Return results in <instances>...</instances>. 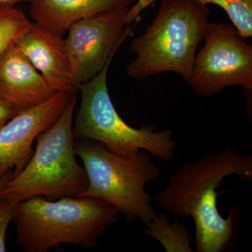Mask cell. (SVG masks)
<instances>
[{"mask_svg": "<svg viewBox=\"0 0 252 252\" xmlns=\"http://www.w3.org/2000/svg\"><path fill=\"white\" fill-rule=\"evenodd\" d=\"M119 212L110 205L89 197H64L49 200L42 196L21 202L12 220L16 243L27 252H46L63 244L95 248L107 227L116 223Z\"/></svg>", "mask_w": 252, "mask_h": 252, "instance_id": "7a4b0ae2", "label": "cell"}, {"mask_svg": "<svg viewBox=\"0 0 252 252\" xmlns=\"http://www.w3.org/2000/svg\"><path fill=\"white\" fill-rule=\"evenodd\" d=\"M112 60L95 77L79 86L81 100L72 126L74 140L95 141L122 156L144 150L162 161H171L177 147L171 130L157 131L155 126L146 125L136 128L117 112L107 82Z\"/></svg>", "mask_w": 252, "mask_h": 252, "instance_id": "8992f818", "label": "cell"}, {"mask_svg": "<svg viewBox=\"0 0 252 252\" xmlns=\"http://www.w3.org/2000/svg\"><path fill=\"white\" fill-rule=\"evenodd\" d=\"M204 6L216 4L224 10L233 26L245 37L252 36V0H195Z\"/></svg>", "mask_w": 252, "mask_h": 252, "instance_id": "9a60e30c", "label": "cell"}, {"mask_svg": "<svg viewBox=\"0 0 252 252\" xmlns=\"http://www.w3.org/2000/svg\"><path fill=\"white\" fill-rule=\"evenodd\" d=\"M209 16L207 6L195 0H162L153 23L131 42L136 57L126 68L127 75L141 80L173 72L188 83Z\"/></svg>", "mask_w": 252, "mask_h": 252, "instance_id": "3957f363", "label": "cell"}, {"mask_svg": "<svg viewBox=\"0 0 252 252\" xmlns=\"http://www.w3.org/2000/svg\"><path fill=\"white\" fill-rule=\"evenodd\" d=\"M76 102L74 94L57 120L36 137L35 151L26 166L1 189V200L17 205L34 197H77L85 190L87 175L76 158L72 135Z\"/></svg>", "mask_w": 252, "mask_h": 252, "instance_id": "277c9868", "label": "cell"}, {"mask_svg": "<svg viewBox=\"0 0 252 252\" xmlns=\"http://www.w3.org/2000/svg\"><path fill=\"white\" fill-rule=\"evenodd\" d=\"M56 93L15 44L0 56V98L18 112Z\"/></svg>", "mask_w": 252, "mask_h": 252, "instance_id": "8fae6325", "label": "cell"}, {"mask_svg": "<svg viewBox=\"0 0 252 252\" xmlns=\"http://www.w3.org/2000/svg\"><path fill=\"white\" fill-rule=\"evenodd\" d=\"M74 152L88 178L87 187L77 197L102 200L128 222L139 220L144 225L157 215L154 198L145 187L157 182L160 170L148 152L141 150L134 155H119L103 144L86 140L74 144Z\"/></svg>", "mask_w": 252, "mask_h": 252, "instance_id": "5b68a950", "label": "cell"}, {"mask_svg": "<svg viewBox=\"0 0 252 252\" xmlns=\"http://www.w3.org/2000/svg\"><path fill=\"white\" fill-rule=\"evenodd\" d=\"M16 205L0 199V252L6 251V235L8 226L12 220Z\"/></svg>", "mask_w": 252, "mask_h": 252, "instance_id": "2e32d148", "label": "cell"}, {"mask_svg": "<svg viewBox=\"0 0 252 252\" xmlns=\"http://www.w3.org/2000/svg\"><path fill=\"white\" fill-rule=\"evenodd\" d=\"M31 23L22 10L14 6H0V56L14 45Z\"/></svg>", "mask_w": 252, "mask_h": 252, "instance_id": "5bb4252c", "label": "cell"}, {"mask_svg": "<svg viewBox=\"0 0 252 252\" xmlns=\"http://www.w3.org/2000/svg\"><path fill=\"white\" fill-rule=\"evenodd\" d=\"M21 1L31 2L32 0H0V6H14L15 4Z\"/></svg>", "mask_w": 252, "mask_h": 252, "instance_id": "d6986e66", "label": "cell"}, {"mask_svg": "<svg viewBox=\"0 0 252 252\" xmlns=\"http://www.w3.org/2000/svg\"><path fill=\"white\" fill-rule=\"evenodd\" d=\"M17 113L18 112L16 109L0 98V127L14 117Z\"/></svg>", "mask_w": 252, "mask_h": 252, "instance_id": "ac0fdd59", "label": "cell"}, {"mask_svg": "<svg viewBox=\"0 0 252 252\" xmlns=\"http://www.w3.org/2000/svg\"><path fill=\"white\" fill-rule=\"evenodd\" d=\"M72 94L56 93L44 102L17 113L0 127V179L9 175L11 169L14 177L26 166L34 152L33 142L57 120Z\"/></svg>", "mask_w": 252, "mask_h": 252, "instance_id": "9c48e42d", "label": "cell"}, {"mask_svg": "<svg viewBox=\"0 0 252 252\" xmlns=\"http://www.w3.org/2000/svg\"><path fill=\"white\" fill-rule=\"evenodd\" d=\"M245 39L232 25L209 22L188 82L191 89L207 97L232 86L252 92V46Z\"/></svg>", "mask_w": 252, "mask_h": 252, "instance_id": "52a82bcc", "label": "cell"}, {"mask_svg": "<svg viewBox=\"0 0 252 252\" xmlns=\"http://www.w3.org/2000/svg\"><path fill=\"white\" fill-rule=\"evenodd\" d=\"M232 175L252 182V157L228 147L184 164L170 176L166 189L154 195L163 210L193 219L196 252H223L233 240L238 211L232 206L228 218H223L217 207V192Z\"/></svg>", "mask_w": 252, "mask_h": 252, "instance_id": "6da1fadb", "label": "cell"}, {"mask_svg": "<svg viewBox=\"0 0 252 252\" xmlns=\"http://www.w3.org/2000/svg\"><path fill=\"white\" fill-rule=\"evenodd\" d=\"M144 225V233L159 242L167 252H193L190 248L193 235L185 222H170L162 212H157Z\"/></svg>", "mask_w": 252, "mask_h": 252, "instance_id": "4fadbf2b", "label": "cell"}, {"mask_svg": "<svg viewBox=\"0 0 252 252\" xmlns=\"http://www.w3.org/2000/svg\"><path fill=\"white\" fill-rule=\"evenodd\" d=\"M135 0H32L30 14L42 27L64 35L74 23L121 8Z\"/></svg>", "mask_w": 252, "mask_h": 252, "instance_id": "7c38bea8", "label": "cell"}, {"mask_svg": "<svg viewBox=\"0 0 252 252\" xmlns=\"http://www.w3.org/2000/svg\"><path fill=\"white\" fill-rule=\"evenodd\" d=\"M121 8L81 20L68 30L65 41L77 89L102 70L132 32Z\"/></svg>", "mask_w": 252, "mask_h": 252, "instance_id": "ba28073f", "label": "cell"}, {"mask_svg": "<svg viewBox=\"0 0 252 252\" xmlns=\"http://www.w3.org/2000/svg\"><path fill=\"white\" fill-rule=\"evenodd\" d=\"M156 1L157 0H138L135 4L132 5V7H129L126 16L127 26H131L134 21H137L141 13Z\"/></svg>", "mask_w": 252, "mask_h": 252, "instance_id": "e0dca14e", "label": "cell"}, {"mask_svg": "<svg viewBox=\"0 0 252 252\" xmlns=\"http://www.w3.org/2000/svg\"><path fill=\"white\" fill-rule=\"evenodd\" d=\"M19 49L55 92L75 94L78 90L63 36L31 23L18 38Z\"/></svg>", "mask_w": 252, "mask_h": 252, "instance_id": "30bf717a", "label": "cell"}, {"mask_svg": "<svg viewBox=\"0 0 252 252\" xmlns=\"http://www.w3.org/2000/svg\"><path fill=\"white\" fill-rule=\"evenodd\" d=\"M11 177V175H9L5 176V177H3V178L0 179V191H1V189H3V187H4V185H6V182L9 181Z\"/></svg>", "mask_w": 252, "mask_h": 252, "instance_id": "ffe728a7", "label": "cell"}]
</instances>
